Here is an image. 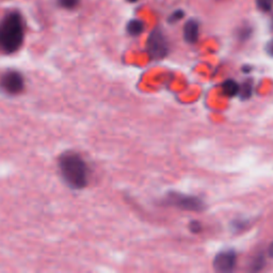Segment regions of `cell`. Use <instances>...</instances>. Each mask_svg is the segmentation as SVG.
Here are the masks:
<instances>
[{
  "label": "cell",
  "instance_id": "obj_7",
  "mask_svg": "<svg viewBox=\"0 0 273 273\" xmlns=\"http://www.w3.org/2000/svg\"><path fill=\"white\" fill-rule=\"evenodd\" d=\"M184 39L189 44L197 43L199 35V26L196 20H189L184 26Z\"/></svg>",
  "mask_w": 273,
  "mask_h": 273
},
{
  "label": "cell",
  "instance_id": "obj_8",
  "mask_svg": "<svg viewBox=\"0 0 273 273\" xmlns=\"http://www.w3.org/2000/svg\"><path fill=\"white\" fill-rule=\"evenodd\" d=\"M145 30V24L143 21L133 18L130 20L126 26V31L131 36H139L141 35Z\"/></svg>",
  "mask_w": 273,
  "mask_h": 273
},
{
  "label": "cell",
  "instance_id": "obj_9",
  "mask_svg": "<svg viewBox=\"0 0 273 273\" xmlns=\"http://www.w3.org/2000/svg\"><path fill=\"white\" fill-rule=\"evenodd\" d=\"M239 89H240L239 84L233 79L225 80L222 83V91L224 95L229 97H234L237 95L239 93Z\"/></svg>",
  "mask_w": 273,
  "mask_h": 273
},
{
  "label": "cell",
  "instance_id": "obj_1",
  "mask_svg": "<svg viewBox=\"0 0 273 273\" xmlns=\"http://www.w3.org/2000/svg\"><path fill=\"white\" fill-rule=\"evenodd\" d=\"M25 39V25L20 12L12 11L0 21V51L5 54L21 50Z\"/></svg>",
  "mask_w": 273,
  "mask_h": 273
},
{
  "label": "cell",
  "instance_id": "obj_5",
  "mask_svg": "<svg viewBox=\"0 0 273 273\" xmlns=\"http://www.w3.org/2000/svg\"><path fill=\"white\" fill-rule=\"evenodd\" d=\"M166 203L184 210L201 211L204 209V203L199 198L177 192L169 193L166 198Z\"/></svg>",
  "mask_w": 273,
  "mask_h": 273
},
{
  "label": "cell",
  "instance_id": "obj_3",
  "mask_svg": "<svg viewBox=\"0 0 273 273\" xmlns=\"http://www.w3.org/2000/svg\"><path fill=\"white\" fill-rule=\"evenodd\" d=\"M147 51L151 60H161L169 53V42L159 28H155L148 38Z\"/></svg>",
  "mask_w": 273,
  "mask_h": 273
},
{
  "label": "cell",
  "instance_id": "obj_19",
  "mask_svg": "<svg viewBox=\"0 0 273 273\" xmlns=\"http://www.w3.org/2000/svg\"><path fill=\"white\" fill-rule=\"evenodd\" d=\"M126 1H128V2H130V3H135V2L139 1V0H126Z\"/></svg>",
  "mask_w": 273,
  "mask_h": 273
},
{
  "label": "cell",
  "instance_id": "obj_14",
  "mask_svg": "<svg viewBox=\"0 0 273 273\" xmlns=\"http://www.w3.org/2000/svg\"><path fill=\"white\" fill-rule=\"evenodd\" d=\"M252 33V28L250 26H245L241 27L238 31V36L240 40H247L250 38V35Z\"/></svg>",
  "mask_w": 273,
  "mask_h": 273
},
{
  "label": "cell",
  "instance_id": "obj_4",
  "mask_svg": "<svg viewBox=\"0 0 273 273\" xmlns=\"http://www.w3.org/2000/svg\"><path fill=\"white\" fill-rule=\"evenodd\" d=\"M0 89L9 95H18L25 89V79L16 70H8L0 76Z\"/></svg>",
  "mask_w": 273,
  "mask_h": 273
},
{
  "label": "cell",
  "instance_id": "obj_6",
  "mask_svg": "<svg viewBox=\"0 0 273 273\" xmlns=\"http://www.w3.org/2000/svg\"><path fill=\"white\" fill-rule=\"evenodd\" d=\"M237 262V256L233 250H225L217 254L214 259V267L219 272H229L232 271Z\"/></svg>",
  "mask_w": 273,
  "mask_h": 273
},
{
  "label": "cell",
  "instance_id": "obj_2",
  "mask_svg": "<svg viewBox=\"0 0 273 273\" xmlns=\"http://www.w3.org/2000/svg\"><path fill=\"white\" fill-rule=\"evenodd\" d=\"M59 171L73 189H83L89 184V167L86 160L75 151H66L60 156Z\"/></svg>",
  "mask_w": 273,
  "mask_h": 273
},
{
  "label": "cell",
  "instance_id": "obj_12",
  "mask_svg": "<svg viewBox=\"0 0 273 273\" xmlns=\"http://www.w3.org/2000/svg\"><path fill=\"white\" fill-rule=\"evenodd\" d=\"M256 7L259 11L265 12H270L273 7V0H255Z\"/></svg>",
  "mask_w": 273,
  "mask_h": 273
},
{
  "label": "cell",
  "instance_id": "obj_13",
  "mask_svg": "<svg viewBox=\"0 0 273 273\" xmlns=\"http://www.w3.org/2000/svg\"><path fill=\"white\" fill-rule=\"evenodd\" d=\"M184 17H185V12L183 10H175L173 13H171V15L169 16L168 22L170 24H175L183 20Z\"/></svg>",
  "mask_w": 273,
  "mask_h": 273
},
{
  "label": "cell",
  "instance_id": "obj_16",
  "mask_svg": "<svg viewBox=\"0 0 273 273\" xmlns=\"http://www.w3.org/2000/svg\"><path fill=\"white\" fill-rule=\"evenodd\" d=\"M189 228L192 233H199L202 230V225L199 221H192L189 225Z\"/></svg>",
  "mask_w": 273,
  "mask_h": 273
},
{
  "label": "cell",
  "instance_id": "obj_18",
  "mask_svg": "<svg viewBox=\"0 0 273 273\" xmlns=\"http://www.w3.org/2000/svg\"><path fill=\"white\" fill-rule=\"evenodd\" d=\"M268 253H269V255L270 257H273V242L270 245L269 247V250H268Z\"/></svg>",
  "mask_w": 273,
  "mask_h": 273
},
{
  "label": "cell",
  "instance_id": "obj_11",
  "mask_svg": "<svg viewBox=\"0 0 273 273\" xmlns=\"http://www.w3.org/2000/svg\"><path fill=\"white\" fill-rule=\"evenodd\" d=\"M80 3V0H58V4L65 10H74Z\"/></svg>",
  "mask_w": 273,
  "mask_h": 273
},
{
  "label": "cell",
  "instance_id": "obj_15",
  "mask_svg": "<svg viewBox=\"0 0 273 273\" xmlns=\"http://www.w3.org/2000/svg\"><path fill=\"white\" fill-rule=\"evenodd\" d=\"M264 265H265L264 257H263V256H257V257L255 258V262H254V263L252 264V266H253V270L258 271V270H260V269L263 268Z\"/></svg>",
  "mask_w": 273,
  "mask_h": 273
},
{
  "label": "cell",
  "instance_id": "obj_10",
  "mask_svg": "<svg viewBox=\"0 0 273 273\" xmlns=\"http://www.w3.org/2000/svg\"><path fill=\"white\" fill-rule=\"evenodd\" d=\"M238 94L240 95L242 99H250L251 95H252V83L245 82L244 84H241Z\"/></svg>",
  "mask_w": 273,
  "mask_h": 273
},
{
  "label": "cell",
  "instance_id": "obj_17",
  "mask_svg": "<svg viewBox=\"0 0 273 273\" xmlns=\"http://www.w3.org/2000/svg\"><path fill=\"white\" fill-rule=\"evenodd\" d=\"M266 51H267V53L269 54V56L273 57V40L269 41L268 43H267V45H266Z\"/></svg>",
  "mask_w": 273,
  "mask_h": 273
}]
</instances>
